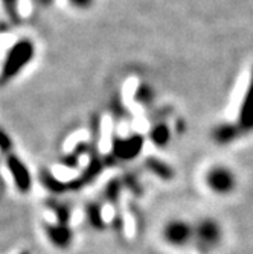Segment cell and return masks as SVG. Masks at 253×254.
Segmentation results:
<instances>
[{
	"label": "cell",
	"instance_id": "7",
	"mask_svg": "<svg viewBox=\"0 0 253 254\" xmlns=\"http://www.w3.org/2000/svg\"><path fill=\"white\" fill-rule=\"evenodd\" d=\"M2 3H3V8H5L8 17L15 23L18 20V8H17L18 0H2Z\"/></svg>",
	"mask_w": 253,
	"mask_h": 254
},
{
	"label": "cell",
	"instance_id": "6",
	"mask_svg": "<svg viewBox=\"0 0 253 254\" xmlns=\"http://www.w3.org/2000/svg\"><path fill=\"white\" fill-rule=\"evenodd\" d=\"M46 232H48V235H49V239L58 247H67L72 239L71 230H69V227L66 224L49 225L48 228H46Z\"/></svg>",
	"mask_w": 253,
	"mask_h": 254
},
{
	"label": "cell",
	"instance_id": "2",
	"mask_svg": "<svg viewBox=\"0 0 253 254\" xmlns=\"http://www.w3.org/2000/svg\"><path fill=\"white\" fill-rule=\"evenodd\" d=\"M162 236L171 247H185L194 241V227L183 219H171L165 224Z\"/></svg>",
	"mask_w": 253,
	"mask_h": 254
},
{
	"label": "cell",
	"instance_id": "1",
	"mask_svg": "<svg viewBox=\"0 0 253 254\" xmlns=\"http://www.w3.org/2000/svg\"><path fill=\"white\" fill-rule=\"evenodd\" d=\"M32 57H34V44L29 40L17 41L6 54L2 70H0V84H6L14 76H17L31 63Z\"/></svg>",
	"mask_w": 253,
	"mask_h": 254
},
{
	"label": "cell",
	"instance_id": "9",
	"mask_svg": "<svg viewBox=\"0 0 253 254\" xmlns=\"http://www.w3.org/2000/svg\"><path fill=\"white\" fill-rule=\"evenodd\" d=\"M23 254H29V253H23Z\"/></svg>",
	"mask_w": 253,
	"mask_h": 254
},
{
	"label": "cell",
	"instance_id": "4",
	"mask_svg": "<svg viewBox=\"0 0 253 254\" xmlns=\"http://www.w3.org/2000/svg\"><path fill=\"white\" fill-rule=\"evenodd\" d=\"M6 166L8 171L15 183V186L20 192H28L31 189V174L28 171V168L25 166V163L14 154H8L6 157Z\"/></svg>",
	"mask_w": 253,
	"mask_h": 254
},
{
	"label": "cell",
	"instance_id": "8",
	"mask_svg": "<svg viewBox=\"0 0 253 254\" xmlns=\"http://www.w3.org/2000/svg\"><path fill=\"white\" fill-rule=\"evenodd\" d=\"M11 138L8 137V134L3 131V129H0V151L2 152H8L11 151Z\"/></svg>",
	"mask_w": 253,
	"mask_h": 254
},
{
	"label": "cell",
	"instance_id": "5",
	"mask_svg": "<svg viewBox=\"0 0 253 254\" xmlns=\"http://www.w3.org/2000/svg\"><path fill=\"white\" fill-rule=\"evenodd\" d=\"M208 186L215 193L224 195V193H229L234 189L235 181H234L232 174L227 169H214L208 175Z\"/></svg>",
	"mask_w": 253,
	"mask_h": 254
},
{
	"label": "cell",
	"instance_id": "3",
	"mask_svg": "<svg viewBox=\"0 0 253 254\" xmlns=\"http://www.w3.org/2000/svg\"><path fill=\"white\" fill-rule=\"evenodd\" d=\"M223 232L215 219L204 218L194 227V241L203 250H212L221 241Z\"/></svg>",
	"mask_w": 253,
	"mask_h": 254
}]
</instances>
